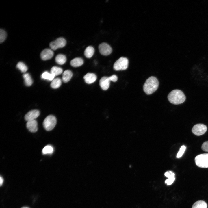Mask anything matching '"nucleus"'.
<instances>
[{
  "mask_svg": "<svg viewBox=\"0 0 208 208\" xmlns=\"http://www.w3.org/2000/svg\"><path fill=\"white\" fill-rule=\"evenodd\" d=\"M168 98L171 103L178 105L183 103L185 100L186 97L182 91L176 89L172 90L169 94Z\"/></svg>",
  "mask_w": 208,
  "mask_h": 208,
  "instance_id": "f257e3e1",
  "label": "nucleus"
},
{
  "mask_svg": "<svg viewBox=\"0 0 208 208\" xmlns=\"http://www.w3.org/2000/svg\"><path fill=\"white\" fill-rule=\"evenodd\" d=\"M159 85V81L157 78L151 76L146 81L143 86V89L147 94H150L156 91Z\"/></svg>",
  "mask_w": 208,
  "mask_h": 208,
  "instance_id": "f03ea898",
  "label": "nucleus"
},
{
  "mask_svg": "<svg viewBox=\"0 0 208 208\" xmlns=\"http://www.w3.org/2000/svg\"><path fill=\"white\" fill-rule=\"evenodd\" d=\"M196 165L202 168H208V153L198 155L195 158Z\"/></svg>",
  "mask_w": 208,
  "mask_h": 208,
  "instance_id": "7ed1b4c3",
  "label": "nucleus"
},
{
  "mask_svg": "<svg viewBox=\"0 0 208 208\" xmlns=\"http://www.w3.org/2000/svg\"><path fill=\"white\" fill-rule=\"evenodd\" d=\"M57 122V120L54 116H47L44 120L43 125L44 128L47 131H50L55 127Z\"/></svg>",
  "mask_w": 208,
  "mask_h": 208,
  "instance_id": "20e7f679",
  "label": "nucleus"
},
{
  "mask_svg": "<svg viewBox=\"0 0 208 208\" xmlns=\"http://www.w3.org/2000/svg\"><path fill=\"white\" fill-rule=\"evenodd\" d=\"M129 61L126 57H121L117 60L114 64L113 68L116 71L124 70L128 67Z\"/></svg>",
  "mask_w": 208,
  "mask_h": 208,
  "instance_id": "39448f33",
  "label": "nucleus"
},
{
  "mask_svg": "<svg viewBox=\"0 0 208 208\" xmlns=\"http://www.w3.org/2000/svg\"><path fill=\"white\" fill-rule=\"evenodd\" d=\"M66 43V41L64 38L60 37L51 42L49 44V46L53 50H55L59 48L64 47Z\"/></svg>",
  "mask_w": 208,
  "mask_h": 208,
  "instance_id": "423d86ee",
  "label": "nucleus"
},
{
  "mask_svg": "<svg viewBox=\"0 0 208 208\" xmlns=\"http://www.w3.org/2000/svg\"><path fill=\"white\" fill-rule=\"evenodd\" d=\"M207 129V126L202 124H198L195 125L192 129V133L197 136H200L204 134Z\"/></svg>",
  "mask_w": 208,
  "mask_h": 208,
  "instance_id": "0eeeda50",
  "label": "nucleus"
},
{
  "mask_svg": "<svg viewBox=\"0 0 208 208\" xmlns=\"http://www.w3.org/2000/svg\"><path fill=\"white\" fill-rule=\"evenodd\" d=\"M98 48L100 53L103 55H109L112 51V49L110 46L105 42L101 43Z\"/></svg>",
  "mask_w": 208,
  "mask_h": 208,
  "instance_id": "6e6552de",
  "label": "nucleus"
},
{
  "mask_svg": "<svg viewBox=\"0 0 208 208\" xmlns=\"http://www.w3.org/2000/svg\"><path fill=\"white\" fill-rule=\"evenodd\" d=\"M54 55L53 50L50 49L46 48L41 52L40 56L41 59L44 60H46L51 58Z\"/></svg>",
  "mask_w": 208,
  "mask_h": 208,
  "instance_id": "1a4fd4ad",
  "label": "nucleus"
},
{
  "mask_svg": "<svg viewBox=\"0 0 208 208\" xmlns=\"http://www.w3.org/2000/svg\"><path fill=\"white\" fill-rule=\"evenodd\" d=\"M40 114V112L37 110H33L29 112L25 116V120L28 121L35 120Z\"/></svg>",
  "mask_w": 208,
  "mask_h": 208,
  "instance_id": "9d476101",
  "label": "nucleus"
},
{
  "mask_svg": "<svg viewBox=\"0 0 208 208\" xmlns=\"http://www.w3.org/2000/svg\"><path fill=\"white\" fill-rule=\"evenodd\" d=\"M26 126L27 129L31 132H35L38 130V123L36 120L27 121Z\"/></svg>",
  "mask_w": 208,
  "mask_h": 208,
  "instance_id": "9b49d317",
  "label": "nucleus"
},
{
  "mask_svg": "<svg viewBox=\"0 0 208 208\" xmlns=\"http://www.w3.org/2000/svg\"><path fill=\"white\" fill-rule=\"evenodd\" d=\"M110 81L109 77H103L99 81V85L101 88L103 90H107L109 88L110 85Z\"/></svg>",
  "mask_w": 208,
  "mask_h": 208,
  "instance_id": "f8f14e48",
  "label": "nucleus"
},
{
  "mask_svg": "<svg viewBox=\"0 0 208 208\" xmlns=\"http://www.w3.org/2000/svg\"><path fill=\"white\" fill-rule=\"evenodd\" d=\"M164 175L168 178L165 180V183L168 185L172 184L175 180V174L173 172L169 171L166 172Z\"/></svg>",
  "mask_w": 208,
  "mask_h": 208,
  "instance_id": "ddd939ff",
  "label": "nucleus"
},
{
  "mask_svg": "<svg viewBox=\"0 0 208 208\" xmlns=\"http://www.w3.org/2000/svg\"><path fill=\"white\" fill-rule=\"evenodd\" d=\"M83 78L86 83L90 84L96 81L97 77L96 75L93 73H88L84 76Z\"/></svg>",
  "mask_w": 208,
  "mask_h": 208,
  "instance_id": "4468645a",
  "label": "nucleus"
},
{
  "mask_svg": "<svg viewBox=\"0 0 208 208\" xmlns=\"http://www.w3.org/2000/svg\"><path fill=\"white\" fill-rule=\"evenodd\" d=\"M83 59L80 57H76L72 60L70 63L73 67H78L81 66L83 64Z\"/></svg>",
  "mask_w": 208,
  "mask_h": 208,
  "instance_id": "2eb2a0df",
  "label": "nucleus"
},
{
  "mask_svg": "<svg viewBox=\"0 0 208 208\" xmlns=\"http://www.w3.org/2000/svg\"><path fill=\"white\" fill-rule=\"evenodd\" d=\"M73 75V73L70 70H66L63 73L62 80L64 83L69 81Z\"/></svg>",
  "mask_w": 208,
  "mask_h": 208,
  "instance_id": "dca6fc26",
  "label": "nucleus"
},
{
  "mask_svg": "<svg viewBox=\"0 0 208 208\" xmlns=\"http://www.w3.org/2000/svg\"><path fill=\"white\" fill-rule=\"evenodd\" d=\"M66 61V56L62 54H59L55 57V61L59 64L62 65L64 64Z\"/></svg>",
  "mask_w": 208,
  "mask_h": 208,
  "instance_id": "f3484780",
  "label": "nucleus"
},
{
  "mask_svg": "<svg viewBox=\"0 0 208 208\" xmlns=\"http://www.w3.org/2000/svg\"><path fill=\"white\" fill-rule=\"evenodd\" d=\"M94 52V48L91 46H88L84 51V54L87 58H90L93 55Z\"/></svg>",
  "mask_w": 208,
  "mask_h": 208,
  "instance_id": "a211bd4d",
  "label": "nucleus"
},
{
  "mask_svg": "<svg viewBox=\"0 0 208 208\" xmlns=\"http://www.w3.org/2000/svg\"><path fill=\"white\" fill-rule=\"evenodd\" d=\"M24 79L25 84L27 86H31L33 83V80L30 75L28 73H25L23 75Z\"/></svg>",
  "mask_w": 208,
  "mask_h": 208,
  "instance_id": "6ab92c4d",
  "label": "nucleus"
},
{
  "mask_svg": "<svg viewBox=\"0 0 208 208\" xmlns=\"http://www.w3.org/2000/svg\"><path fill=\"white\" fill-rule=\"evenodd\" d=\"M206 203L203 200H198L195 202L193 205L192 208H207Z\"/></svg>",
  "mask_w": 208,
  "mask_h": 208,
  "instance_id": "aec40b11",
  "label": "nucleus"
},
{
  "mask_svg": "<svg viewBox=\"0 0 208 208\" xmlns=\"http://www.w3.org/2000/svg\"><path fill=\"white\" fill-rule=\"evenodd\" d=\"M62 81L59 78L54 79L52 81L51 84V86L53 89H57L61 85Z\"/></svg>",
  "mask_w": 208,
  "mask_h": 208,
  "instance_id": "412c9836",
  "label": "nucleus"
},
{
  "mask_svg": "<svg viewBox=\"0 0 208 208\" xmlns=\"http://www.w3.org/2000/svg\"><path fill=\"white\" fill-rule=\"evenodd\" d=\"M62 72L63 70L61 68L57 66H53L51 68L50 73L55 76L60 75Z\"/></svg>",
  "mask_w": 208,
  "mask_h": 208,
  "instance_id": "4be33fe9",
  "label": "nucleus"
},
{
  "mask_svg": "<svg viewBox=\"0 0 208 208\" xmlns=\"http://www.w3.org/2000/svg\"><path fill=\"white\" fill-rule=\"evenodd\" d=\"M55 76L51 73L46 71L43 72L41 75V77L42 79L50 81H52Z\"/></svg>",
  "mask_w": 208,
  "mask_h": 208,
  "instance_id": "5701e85b",
  "label": "nucleus"
},
{
  "mask_svg": "<svg viewBox=\"0 0 208 208\" xmlns=\"http://www.w3.org/2000/svg\"><path fill=\"white\" fill-rule=\"evenodd\" d=\"M16 68L20 70L22 72L25 73L28 69L26 65L23 62H19L17 64Z\"/></svg>",
  "mask_w": 208,
  "mask_h": 208,
  "instance_id": "b1692460",
  "label": "nucleus"
},
{
  "mask_svg": "<svg viewBox=\"0 0 208 208\" xmlns=\"http://www.w3.org/2000/svg\"><path fill=\"white\" fill-rule=\"evenodd\" d=\"M53 148L51 145H47L45 146L42 151L43 154H51L53 152Z\"/></svg>",
  "mask_w": 208,
  "mask_h": 208,
  "instance_id": "393cba45",
  "label": "nucleus"
},
{
  "mask_svg": "<svg viewBox=\"0 0 208 208\" xmlns=\"http://www.w3.org/2000/svg\"><path fill=\"white\" fill-rule=\"evenodd\" d=\"M7 37V33L3 29L0 30V42L2 43L6 39Z\"/></svg>",
  "mask_w": 208,
  "mask_h": 208,
  "instance_id": "a878e982",
  "label": "nucleus"
},
{
  "mask_svg": "<svg viewBox=\"0 0 208 208\" xmlns=\"http://www.w3.org/2000/svg\"><path fill=\"white\" fill-rule=\"evenodd\" d=\"M186 148V147L185 145H182L177 154V157L178 158L181 157L184 153Z\"/></svg>",
  "mask_w": 208,
  "mask_h": 208,
  "instance_id": "bb28decb",
  "label": "nucleus"
},
{
  "mask_svg": "<svg viewBox=\"0 0 208 208\" xmlns=\"http://www.w3.org/2000/svg\"><path fill=\"white\" fill-rule=\"evenodd\" d=\"M201 148L203 151L208 152V141L204 142L202 144Z\"/></svg>",
  "mask_w": 208,
  "mask_h": 208,
  "instance_id": "cd10ccee",
  "label": "nucleus"
},
{
  "mask_svg": "<svg viewBox=\"0 0 208 208\" xmlns=\"http://www.w3.org/2000/svg\"><path fill=\"white\" fill-rule=\"evenodd\" d=\"M109 78L110 81H112L113 82H116L118 79L117 77L115 75H113L109 77Z\"/></svg>",
  "mask_w": 208,
  "mask_h": 208,
  "instance_id": "c85d7f7f",
  "label": "nucleus"
},
{
  "mask_svg": "<svg viewBox=\"0 0 208 208\" xmlns=\"http://www.w3.org/2000/svg\"><path fill=\"white\" fill-rule=\"evenodd\" d=\"M0 186H1L3 183V178L1 176L0 177Z\"/></svg>",
  "mask_w": 208,
  "mask_h": 208,
  "instance_id": "c756f323",
  "label": "nucleus"
},
{
  "mask_svg": "<svg viewBox=\"0 0 208 208\" xmlns=\"http://www.w3.org/2000/svg\"><path fill=\"white\" fill-rule=\"evenodd\" d=\"M21 208H29L27 207H23Z\"/></svg>",
  "mask_w": 208,
  "mask_h": 208,
  "instance_id": "7c9ffc66",
  "label": "nucleus"
}]
</instances>
